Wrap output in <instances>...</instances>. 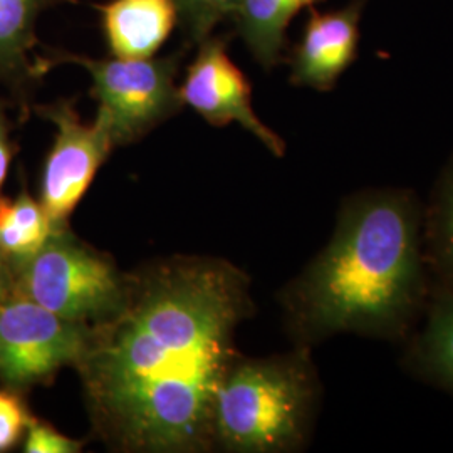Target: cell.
<instances>
[{"instance_id":"1","label":"cell","mask_w":453,"mask_h":453,"mask_svg":"<svg viewBox=\"0 0 453 453\" xmlns=\"http://www.w3.org/2000/svg\"><path fill=\"white\" fill-rule=\"evenodd\" d=\"M252 314L250 277L228 260L172 256L128 273L74 366L96 437L114 452L213 450L215 393Z\"/></svg>"},{"instance_id":"2","label":"cell","mask_w":453,"mask_h":453,"mask_svg":"<svg viewBox=\"0 0 453 453\" xmlns=\"http://www.w3.org/2000/svg\"><path fill=\"white\" fill-rule=\"evenodd\" d=\"M423 207L405 188H368L341 203L329 242L277 301L294 346L338 334L403 340L428 303Z\"/></svg>"},{"instance_id":"3","label":"cell","mask_w":453,"mask_h":453,"mask_svg":"<svg viewBox=\"0 0 453 453\" xmlns=\"http://www.w3.org/2000/svg\"><path fill=\"white\" fill-rule=\"evenodd\" d=\"M321 398L311 348L228 365L215 393L213 450L291 453L306 447Z\"/></svg>"},{"instance_id":"4","label":"cell","mask_w":453,"mask_h":453,"mask_svg":"<svg viewBox=\"0 0 453 453\" xmlns=\"http://www.w3.org/2000/svg\"><path fill=\"white\" fill-rule=\"evenodd\" d=\"M188 50L190 46L183 44L163 58L96 59L44 46L39 71L46 78L54 67L74 65L89 73L91 96L97 101V111L108 119L114 146L119 148L140 142L183 110L177 78Z\"/></svg>"},{"instance_id":"5","label":"cell","mask_w":453,"mask_h":453,"mask_svg":"<svg viewBox=\"0 0 453 453\" xmlns=\"http://www.w3.org/2000/svg\"><path fill=\"white\" fill-rule=\"evenodd\" d=\"M11 271L14 294L86 326L104 321L119 308L128 275L69 226L52 230L35 254L11 264Z\"/></svg>"},{"instance_id":"6","label":"cell","mask_w":453,"mask_h":453,"mask_svg":"<svg viewBox=\"0 0 453 453\" xmlns=\"http://www.w3.org/2000/svg\"><path fill=\"white\" fill-rule=\"evenodd\" d=\"M33 111L56 128L42 166L39 202L52 228H65L69 226V217L88 192L97 170L116 146L106 116L97 111L93 123H84L76 97L35 104Z\"/></svg>"},{"instance_id":"7","label":"cell","mask_w":453,"mask_h":453,"mask_svg":"<svg viewBox=\"0 0 453 453\" xmlns=\"http://www.w3.org/2000/svg\"><path fill=\"white\" fill-rule=\"evenodd\" d=\"M89 326L65 319L12 294L0 301V383L9 388L46 385L81 357Z\"/></svg>"},{"instance_id":"8","label":"cell","mask_w":453,"mask_h":453,"mask_svg":"<svg viewBox=\"0 0 453 453\" xmlns=\"http://www.w3.org/2000/svg\"><path fill=\"white\" fill-rule=\"evenodd\" d=\"M179 89L183 106L192 108L211 127L237 123L274 157H284V140L254 111L252 86L228 56V37L211 34L196 44L195 59Z\"/></svg>"},{"instance_id":"9","label":"cell","mask_w":453,"mask_h":453,"mask_svg":"<svg viewBox=\"0 0 453 453\" xmlns=\"http://www.w3.org/2000/svg\"><path fill=\"white\" fill-rule=\"evenodd\" d=\"M366 4L368 0H353L329 12L309 9L303 34L289 56L291 84L323 93L336 86L357 59Z\"/></svg>"},{"instance_id":"10","label":"cell","mask_w":453,"mask_h":453,"mask_svg":"<svg viewBox=\"0 0 453 453\" xmlns=\"http://www.w3.org/2000/svg\"><path fill=\"white\" fill-rule=\"evenodd\" d=\"M78 0H0V88L19 106L22 119L33 111L35 88L44 80L39 58L46 44L37 37V22L50 7Z\"/></svg>"},{"instance_id":"11","label":"cell","mask_w":453,"mask_h":453,"mask_svg":"<svg viewBox=\"0 0 453 453\" xmlns=\"http://www.w3.org/2000/svg\"><path fill=\"white\" fill-rule=\"evenodd\" d=\"M93 7L108 50L123 59L157 56L179 24L173 0H108Z\"/></svg>"},{"instance_id":"12","label":"cell","mask_w":453,"mask_h":453,"mask_svg":"<svg viewBox=\"0 0 453 453\" xmlns=\"http://www.w3.org/2000/svg\"><path fill=\"white\" fill-rule=\"evenodd\" d=\"M319 2L323 0H241L230 20L256 63L271 71L286 58L292 19Z\"/></svg>"},{"instance_id":"13","label":"cell","mask_w":453,"mask_h":453,"mask_svg":"<svg viewBox=\"0 0 453 453\" xmlns=\"http://www.w3.org/2000/svg\"><path fill=\"white\" fill-rule=\"evenodd\" d=\"M425 312V324L406 349V365L425 381L453 393V292L435 288Z\"/></svg>"},{"instance_id":"14","label":"cell","mask_w":453,"mask_h":453,"mask_svg":"<svg viewBox=\"0 0 453 453\" xmlns=\"http://www.w3.org/2000/svg\"><path fill=\"white\" fill-rule=\"evenodd\" d=\"M423 256L437 288L453 292V153L423 209Z\"/></svg>"},{"instance_id":"15","label":"cell","mask_w":453,"mask_h":453,"mask_svg":"<svg viewBox=\"0 0 453 453\" xmlns=\"http://www.w3.org/2000/svg\"><path fill=\"white\" fill-rule=\"evenodd\" d=\"M52 230L41 202L26 188L16 198H0V254L9 265L35 254Z\"/></svg>"},{"instance_id":"16","label":"cell","mask_w":453,"mask_h":453,"mask_svg":"<svg viewBox=\"0 0 453 453\" xmlns=\"http://www.w3.org/2000/svg\"><path fill=\"white\" fill-rule=\"evenodd\" d=\"M179 12V24L183 33V44L194 48L213 29L230 19L241 0H173Z\"/></svg>"},{"instance_id":"17","label":"cell","mask_w":453,"mask_h":453,"mask_svg":"<svg viewBox=\"0 0 453 453\" xmlns=\"http://www.w3.org/2000/svg\"><path fill=\"white\" fill-rule=\"evenodd\" d=\"M33 418L20 389L0 388V452H9L19 445Z\"/></svg>"},{"instance_id":"18","label":"cell","mask_w":453,"mask_h":453,"mask_svg":"<svg viewBox=\"0 0 453 453\" xmlns=\"http://www.w3.org/2000/svg\"><path fill=\"white\" fill-rule=\"evenodd\" d=\"M26 453H78L84 447L82 440L65 437L48 421L33 417L22 440Z\"/></svg>"},{"instance_id":"19","label":"cell","mask_w":453,"mask_h":453,"mask_svg":"<svg viewBox=\"0 0 453 453\" xmlns=\"http://www.w3.org/2000/svg\"><path fill=\"white\" fill-rule=\"evenodd\" d=\"M7 103L0 95V192L4 187V181L9 175V168L12 158L16 155L17 145L11 140V121L7 118ZM2 198V195H0Z\"/></svg>"},{"instance_id":"20","label":"cell","mask_w":453,"mask_h":453,"mask_svg":"<svg viewBox=\"0 0 453 453\" xmlns=\"http://www.w3.org/2000/svg\"><path fill=\"white\" fill-rule=\"evenodd\" d=\"M14 294V279L9 262L0 254V301Z\"/></svg>"}]
</instances>
